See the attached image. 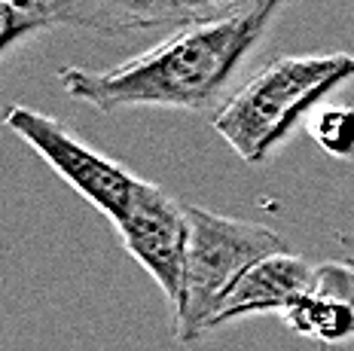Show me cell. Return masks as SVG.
Returning <instances> with one entry per match:
<instances>
[{
	"mask_svg": "<svg viewBox=\"0 0 354 351\" xmlns=\"http://www.w3.org/2000/svg\"><path fill=\"white\" fill-rule=\"evenodd\" d=\"M284 0H257L226 19L193 25L110 70L62 68L58 83L77 101L110 113L120 107H171L205 113L220 104L226 83L260 43Z\"/></svg>",
	"mask_w": 354,
	"mask_h": 351,
	"instance_id": "cell-1",
	"label": "cell"
},
{
	"mask_svg": "<svg viewBox=\"0 0 354 351\" xmlns=\"http://www.w3.org/2000/svg\"><path fill=\"white\" fill-rule=\"evenodd\" d=\"M351 77L354 55L345 53L275 58L214 113V131L245 162L260 165L302 116Z\"/></svg>",
	"mask_w": 354,
	"mask_h": 351,
	"instance_id": "cell-2",
	"label": "cell"
},
{
	"mask_svg": "<svg viewBox=\"0 0 354 351\" xmlns=\"http://www.w3.org/2000/svg\"><path fill=\"white\" fill-rule=\"evenodd\" d=\"M187 217L189 245L180 299L174 305L177 342H196L211 327L214 312L239 284V278L266 257L287 251V241L266 223L223 217L198 205H187Z\"/></svg>",
	"mask_w": 354,
	"mask_h": 351,
	"instance_id": "cell-3",
	"label": "cell"
},
{
	"mask_svg": "<svg viewBox=\"0 0 354 351\" xmlns=\"http://www.w3.org/2000/svg\"><path fill=\"white\" fill-rule=\"evenodd\" d=\"M3 126L16 137H21L34 153H40L43 162L58 178L68 180V187L77 189L86 202H92L104 217L120 223L129 214L141 178L129 174L113 159L101 156L98 150L83 144L68 126L25 104L3 107Z\"/></svg>",
	"mask_w": 354,
	"mask_h": 351,
	"instance_id": "cell-4",
	"label": "cell"
},
{
	"mask_svg": "<svg viewBox=\"0 0 354 351\" xmlns=\"http://www.w3.org/2000/svg\"><path fill=\"white\" fill-rule=\"evenodd\" d=\"M116 229L122 236L125 251L150 272V278L159 284V290L168 296V303L177 305L189 245L187 205L174 202L156 184L141 180L135 205L116 223Z\"/></svg>",
	"mask_w": 354,
	"mask_h": 351,
	"instance_id": "cell-5",
	"label": "cell"
},
{
	"mask_svg": "<svg viewBox=\"0 0 354 351\" xmlns=\"http://www.w3.org/2000/svg\"><path fill=\"white\" fill-rule=\"evenodd\" d=\"M257 0H46L53 25L98 34H135L159 28H193L226 19Z\"/></svg>",
	"mask_w": 354,
	"mask_h": 351,
	"instance_id": "cell-6",
	"label": "cell"
},
{
	"mask_svg": "<svg viewBox=\"0 0 354 351\" xmlns=\"http://www.w3.org/2000/svg\"><path fill=\"white\" fill-rule=\"evenodd\" d=\"M284 324L321 345L354 339V263L315 266L312 287L287 305Z\"/></svg>",
	"mask_w": 354,
	"mask_h": 351,
	"instance_id": "cell-7",
	"label": "cell"
},
{
	"mask_svg": "<svg viewBox=\"0 0 354 351\" xmlns=\"http://www.w3.org/2000/svg\"><path fill=\"white\" fill-rule=\"evenodd\" d=\"M315 266L306 263L299 254H275V257H266L263 263H257L254 269H248L239 278V284L226 294V299L220 303V309L214 312L211 327H223L235 318H245V314H263V312H287V305L293 299H299L312 287Z\"/></svg>",
	"mask_w": 354,
	"mask_h": 351,
	"instance_id": "cell-8",
	"label": "cell"
},
{
	"mask_svg": "<svg viewBox=\"0 0 354 351\" xmlns=\"http://www.w3.org/2000/svg\"><path fill=\"white\" fill-rule=\"evenodd\" d=\"M46 28H53L46 0H0V53Z\"/></svg>",
	"mask_w": 354,
	"mask_h": 351,
	"instance_id": "cell-9",
	"label": "cell"
},
{
	"mask_svg": "<svg viewBox=\"0 0 354 351\" xmlns=\"http://www.w3.org/2000/svg\"><path fill=\"white\" fill-rule=\"evenodd\" d=\"M312 137L330 156L354 159V107H324L312 126Z\"/></svg>",
	"mask_w": 354,
	"mask_h": 351,
	"instance_id": "cell-10",
	"label": "cell"
}]
</instances>
